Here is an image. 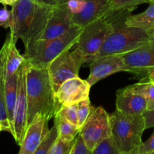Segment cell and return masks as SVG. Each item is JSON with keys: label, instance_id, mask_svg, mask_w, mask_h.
<instances>
[{"label": "cell", "instance_id": "6da1fadb", "mask_svg": "<svg viewBox=\"0 0 154 154\" xmlns=\"http://www.w3.org/2000/svg\"><path fill=\"white\" fill-rule=\"evenodd\" d=\"M11 7L14 23L10 35L15 42L21 39L26 47L44 31L53 8L42 5L35 0H17Z\"/></svg>", "mask_w": 154, "mask_h": 154}, {"label": "cell", "instance_id": "7a4b0ae2", "mask_svg": "<svg viewBox=\"0 0 154 154\" xmlns=\"http://www.w3.org/2000/svg\"><path fill=\"white\" fill-rule=\"evenodd\" d=\"M26 89L27 126L32 122L36 114H42L49 120L54 117L56 114L55 93L48 69H36L27 64Z\"/></svg>", "mask_w": 154, "mask_h": 154}, {"label": "cell", "instance_id": "3957f363", "mask_svg": "<svg viewBox=\"0 0 154 154\" xmlns=\"http://www.w3.org/2000/svg\"><path fill=\"white\" fill-rule=\"evenodd\" d=\"M131 14L128 11H111L109 17L114 30L107 37L94 59L108 55H122L133 51L152 38L148 32L126 25V19Z\"/></svg>", "mask_w": 154, "mask_h": 154}, {"label": "cell", "instance_id": "277c9868", "mask_svg": "<svg viewBox=\"0 0 154 154\" xmlns=\"http://www.w3.org/2000/svg\"><path fill=\"white\" fill-rule=\"evenodd\" d=\"M83 28L74 25L63 35L49 40H34L25 47L24 59L29 66L47 69L62 53L75 45Z\"/></svg>", "mask_w": 154, "mask_h": 154}, {"label": "cell", "instance_id": "5b68a950", "mask_svg": "<svg viewBox=\"0 0 154 154\" xmlns=\"http://www.w3.org/2000/svg\"><path fill=\"white\" fill-rule=\"evenodd\" d=\"M111 137L121 154H129L141 144L145 130L144 119L141 115H128L115 110L109 114Z\"/></svg>", "mask_w": 154, "mask_h": 154}, {"label": "cell", "instance_id": "8992f818", "mask_svg": "<svg viewBox=\"0 0 154 154\" xmlns=\"http://www.w3.org/2000/svg\"><path fill=\"white\" fill-rule=\"evenodd\" d=\"M113 30L114 26L110 20L109 13L83 28L75 45L84 55L86 63H90L94 60L105 39Z\"/></svg>", "mask_w": 154, "mask_h": 154}, {"label": "cell", "instance_id": "52a82bcc", "mask_svg": "<svg viewBox=\"0 0 154 154\" xmlns=\"http://www.w3.org/2000/svg\"><path fill=\"white\" fill-rule=\"evenodd\" d=\"M84 63L85 58L78 48L67 50L54 59L47 67L54 93L65 81L78 77Z\"/></svg>", "mask_w": 154, "mask_h": 154}, {"label": "cell", "instance_id": "ba28073f", "mask_svg": "<svg viewBox=\"0 0 154 154\" xmlns=\"http://www.w3.org/2000/svg\"><path fill=\"white\" fill-rule=\"evenodd\" d=\"M79 134L87 148L93 151L102 141L111 137L109 114L102 107L94 108Z\"/></svg>", "mask_w": 154, "mask_h": 154}, {"label": "cell", "instance_id": "9c48e42d", "mask_svg": "<svg viewBox=\"0 0 154 154\" xmlns=\"http://www.w3.org/2000/svg\"><path fill=\"white\" fill-rule=\"evenodd\" d=\"M74 25L84 28L93 21L105 17L111 11L110 0H69Z\"/></svg>", "mask_w": 154, "mask_h": 154}, {"label": "cell", "instance_id": "30bf717a", "mask_svg": "<svg viewBox=\"0 0 154 154\" xmlns=\"http://www.w3.org/2000/svg\"><path fill=\"white\" fill-rule=\"evenodd\" d=\"M27 63L24 61L18 69L17 93L14 112L13 137L17 144H21L26 129L27 121V97L26 89V72Z\"/></svg>", "mask_w": 154, "mask_h": 154}, {"label": "cell", "instance_id": "8fae6325", "mask_svg": "<svg viewBox=\"0 0 154 154\" xmlns=\"http://www.w3.org/2000/svg\"><path fill=\"white\" fill-rule=\"evenodd\" d=\"M121 56L125 64L124 72L144 78L154 68V38Z\"/></svg>", "mask_w": 154, "mask_h": 154}, {"label": "cell", "instance_id": "7c38bea8", "mask_svg": "<svg viewBox=\"0 0 154 154\" xmlns=\"http://www.w3.org/2000/svg\"><path fill=\"white\" fill-rule=\"evenodd\" d=\"M90 88L87 81L79 77L65 81L55 93L56 113L62 107L74 105L90 98Z\"/></svg>", "mask_w": 154, "mask_h": 154}, {"label": "cell", "instance_id": "4fadbf2b", "mask_svg": "<svg viewBox=\"0 0 154 154\" xmlns=\"http://www.w3.org/2000/svg\"><path fill=\"white\" fill-rule=\"evenodd\" d=\"M74 26L67 3L53 8L47 25L36 40H49L63 35Z\"/></svg>", "mask_w": 154, "mask_h": 154}, {"label": "cell", "instance_id": "5bb4252c", "mask_svg": "<svg viewBox=\"0 0 154 154\" xmlns=\"http://www.w3.org/2000/svg\"><path fill=\"white\" fill-rule=\"evenodd\" d=\"M90 73L86 81L90 87L101 80L115 74L124 72L125 64L121 55H108L94 59L90 63Z\"/></svg>", "mask_w": 154, "mask_h": 154}, {"label": "cell", "instance_id": "9a60e30c", "mask_svg": "<svg viewBox=\"0 0 154 154\" xmlns=\"http://www.w3.org/2000/svg\"><path fill=\"white\" fill-rule=\"evenodd\" d=\"M48 122L49 120L45 116L36 114L32 122L26 127L18 154L34 153L49 131Z\"/></svg>", "mask_w": 154, "mask_h": 154}, {"label": "cell", "instance_id": "2e32d148", "mask_svg": "<svg viewBox=\"0 0 154 154\" xmlns=\"http://www.w3.org/2000/svg\"><path fill=\"white\" fill-rule=\"evenodd\" d=\"M116 110L128 115H141L147 110V101L127 86L117 92Z\"/></svg>", "mask_w": 154, "mask_h": 154}, {"label": "cell", "instance_id": "e0dca14e", "mask_svg": "<svg viewBox=\"0 0 154 154\" xmlns=\"http://www.w3.org/2000/svg\"><path fill=\"white\" fill-rule=\"evenodd\" d=\"M16 43L17 42H15L9 34L2 46L4 49L5 78L17 72L21 65L25 61L23 56L21 55L17 49Z\"/></svg>", "mask_w": 154, "mask_h": 154}, {"label": "cell", "instance_id": "ac0fdd59", "mask_svg": "<svg viewBox=\"0 0 154 154\" xmlns=\"http://www.w3.org/2000/svg\"><path fill=\"white\" fill-rule=\"evenodd\" d=\"M17 82L18 70L12 75L5 78V104L7 111L8 120L11 129V135L13 134L14 112L17 93Z\"/></svg>", "mask_w": 154, "mask_h": 154}, {"label": "cell", "instance_id": "d6986e66", "mask_svg": "<svg viewBox=\"0 0 154 154\" xmlns=\"http://www.w3.org/2000/svg\"><path fill=\"white\" fill-rule=\"evenodd\" d=\"M149 4V7L142 13L129 15L126 19V25L142 29L147 32L154 29V2Z\"/></svg>", "mask_w": 154, "mask_h": 154}, {"label": "cell", "instance_id": "ffe728a7", "mask_svg": "<svg viewBox=\"0 0 154 154\" xmlns=\"http://www.w3.org/2000/svg\"><path fill=\"white\" fill-rule=\"evenodd\" d=\"M54 117V123L57 128L59 138L66 142L75 140L80 132L78 126L68 121L60 113H57Z\"/></svg>", "mask_w": 154, "mask_h": 154}, {"label": "cell", "instance_id": "44dd1931", "mask_svg": "<svg viewBox=\"0 0 154 154\" xmlns=\"http://www.w3.org/2000/svg\"><path fill=\"white\" fill-rule=\"evenodd\" d=\"M5 57L4 49L0 50V122L3 126L4 131L11 133L10 124L8 120L7 111L5 104Z\"/></svg>", "mask_w": 154, "mask_h": 154}, {"label": "cell", "instance_id": "7402d4cb", "mask_svg": "<svg viewBox=\"0 0 154 154\" xmlns=\"http://www.w3.org/2000/svg\"><path fill=\"white\" fill-rule=\"evenodd\" d=\"M132 90L142 95L147 101V110L154 109V83L143 79L139 83L130 85Z\"/></svg>", "mask_w": 154, "mask_h": 154}, {"label": "cell", "instance_id": "603a6c76", "mask_svg": "<svg viewBox=\"0 0 154 154\" xmlns=\"http://www.w3.org/2000/svg\"><path fill=\"white\" fill-rule=\"evenodd\" d=\"M75 106L76 108L77 115H78V127L81 131V128L86 123L94 108L91 105L90 98L78 102L75 104Z\"/></svg>", "mask_w": 154, "mask_h": 154}, {"label": "cell", "instance_id": "cb8c5ba5", "mask_svg": "<svg viewBox=\"0 0 154 154\" xmlns=\"http://www.w3.org/2000/svg\"><path fill=\"white\" fill-rule=\"evenodd\" d=\"M57 138H58V132H57V126L54 123V126L49 129L42 142L32 154H49L50 150L55 141H57Z\"/></svg>", "mask_w": 154, "mask_h": 154}, {"label": "cell", "instance_id": "d4e9b609", "mask_svg": "<svg viewBox=\"0 0 154 154\" xmlns=\"http://www.w3.org/2000/svg\"><path fill=\"white\" fill-rule=\"evenodd\" d=\"M143 3H147L146 0H110L111 8L113 11H128L132 12Z\"/></svg>", "mask_w": 154, "mask_h": 154}, {"label": "cell", "instance_id": "484cf974", "mask_svg": "<svg viewBox=\"0 0 154 154\" xmlns=\"http://www.w3.org/2000/svg\"><path fill=\"white\" fill-rule=\"evenodd\" d=\"M93 154H121L116 147L112 137L106 138L96 146Z\"/></svg>", "mask_w": 154, "mask_h": 154}, {"label": "cell", "instance_id": "4316f807", "mask_svg": "<svg viewBox=\"0 0 154 154\" xmlns=\"http://www.w3.org/2000/svg\"><path fill=\"white\" fill-rule=\"evenodd\" d=\"M75 139L72 141L66 142V141H62L58 137L57 141L51 147L49 154H70L71 150L75 144Z\"/></svg>", "mask_w": 154, "mask_h": 154}, {"label": "cell", "instance_id": "83f0119b", "mask_svg": "<svg viewBox=\"0 0 154 154\" xmlns=\"http://www.w3.org/2000/svg\"><path fill=\"white\" fill-rule=\"evenodd\" d=\"M57 113H60L68 121L78 126V115H77V111L75 105H71V106L62 107Z\"/></svg>", "mask_w": 154, "mask_h": 154}, {"label": "cell", "instance_id": "f1b7e54d", "mask_svg": "<svg viewBox=\"0 0 154 154\" xmlns=\"http://www.w3.org/2000/svg\"><path fill=\"white\" fill-rule=\"evenodd\" d=\"M13 14L11 10H8L4 7L0 9V26L5 29H11L13 26Z\"/></svg>", "mask_w": 154, "mask_h": 154}, {"label": "cell", "instance_id": "f546056e", "mask_svg": "<svg viewBox=\"0 0 154 154\" xmlns=\"http://www.w3.org/2000/svg\"><path fill=\"white\" fill-rule=\"evenodd\" d=\"M70 154H93V151L87 148L82 137L78 134Z\"/></svg>", "mask_w": 154, "mask_h": 154}, {"label": "cell", "instance_id": "4dcf8cb0", "mask_svg": "<svg viewBox=\"0 0 154 154\" xmlns=\"http://www.w3.org/2000/svg\"><path fill=\"white\" fill-rule=\"evenodd\" d=\"M137 153L138 154H153L154 153V131L151 136L144 142L141 144L137 148Z\"/></svg>", "mask_w": 154, "mask_h": 154}, {"label": "cell", "instance_id": "1f68e13d", "mask_svg": "<svg viewBox=\"0 0 154 154\" xmlns=\"http://www.w3.org/2000/svg\"><path fill=\"white\" fill-rule=\"evenodd\" d=\"M142 116L145 123V129L154 128V109L146 110Z\"/></svg>", "mask_w": 154, "mask_h": 154}, {"label": "cell", "instance_id": "d6a6232c", "mask_svg": "<svg viewBox=\"0 0 154 154\" xmlns=\"http://www.w3.org/2000/svg\"><path fill=\"white\" fill-rule=\"evenodd\" d=\"M35 1L37 2L39 4L42 5L50 8H54L56 6L63 4V3L67 2L69 0H35Z\"/></svg>", "mask_w": 154, "mask_h": 154}, {"label": "cell", "instance_id": "836d02e7", "mask_svg": "<svg viewBox=\"0 0 154 154\" xmlns=\"http://www.w3.org/2000/svg\"><path fill=\"white\" fill-rule=\"evenodd\" d=\"M143 79H147L148 80V81L154 83V68L153 69H152L151 70L147 73V76H146L144 78H143Z\"/></svg>", "mask_w": 154, "mask_h": 154}, {"label": "cell", "instance_id": "e575fe53", "mask_svg": "<svg viewBox=\"0 0 154 154\" xmlns=\"http://www.w3.org/2000/svg\"><path fill=\"white\" fill-rule=\"evenodd\" d=\"M17 0H0V3L4 5H11L12 6Z\"/></svg>", "mask_w": 154, "mask_h": 154}, {"label": "cell", "instance_id": "d590c367", "mask_svg": "<svg viewBox=\"0 0 154 154\" xmlns=\"http://www.w3.org/2000/svg\"><path fill=\"white\" fill-rule=\"evenodd\" d=\"M148 33L150 35V36H151L152 38H154V29L149 31Z\"/></svg>", "mask_w": 154, "mask_h": 154}, {"label": "cell", "instance_id": "8d00e7d4", "mask_svg": "<svg viewBox=\"0 0 154 154\" xmlns=\"http://www.w3.org/2000/svg\"><path fill=\"white\" fill-rule=\"evenodd\" d=\"M1 131H4V129H3L2 124V123L0 122V132H1Z\"/></svg>", "mask_w": 154, "mask_h": 154}, {"label": "cell", "instance_id": "74e56055", "mask_svg": "<svg viewBox=\"0 0 154 154\" xmlns=\"http://www.w3.org/2000/svg\"><path fill=\"white\" fill-rule=\"evenodd\" d=\"M129 154H138V153H137V148L135 149V150H133V151H132V153H130Z\"/></svg>", "mask_w": 154, "mask_h": 154}, {"label": "cell", "instance_id": "f35d334b", "mask_svg": "<svg viewBox=\"0 0 154 154\" xmlns=\"http://www.w3.org/2000/svg\"><path fill=\"white\" fill-rule=\"evenodd\" d=\"M147 3H150V2H154V0H146Z\"/></svg>", "mask_w": 154, "mask_h": 154}, {"label": "cell", "instance_id": "ab89813d", "mask_svg": "<svg viewBox=\"0 0 154 154\" xmlns=\"http://www.w3.org/2000/svg\"><path fill=\"white\" fill-rule=\"evenodd\" d=\"M153 154H154V153H153Z\"/></svg>", "mask_w": 154, "mask_h": 154}]
</instances>
